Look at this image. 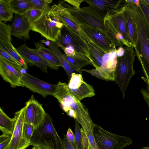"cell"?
Here are the masks:
<instances>
[{"label":"cell","mask_w":149,"mask_h":149,"mask_svg":"<svg viewBox=\"0 0 149 149\" xmlns=\"http://www.w3.org/2000/svg\"><path fill=\"white\" fill-rule=\"evenodd\" d=\"M53 96L56 98L63 111L80 124L87 137L89 144H96L93 130L95 124L93 121L88 109L70 91L65 83L59 81L56 85Z\"/></svg>","instance_id":"cell-1"},{"label":"cell","mask_w":149,"mask_h":149,"mask_svg":"<svg viewBox=\"0 0 149 149\" xmlns=\"http://www.w3.org/2000/svg\"><path fill=\"white\" fill-rule=\"evenodd\" d=\"M89 58L95 69H82L81 71L89 73L93 76L107 81H114L117 63L116 51H106L90 40L87 42Z\"/></svg>","instance_id":"cell-2"},{"label":"cell","mask_w":149,"mask_h":149,"mask_svg":"<svg viewBox=\"0 0 149 149\" xmlns=\"http://www.w3.org/2000/svg\"><path fill=\"white\" fill-rule=\"evenodd\" d=\"M136 25L137 38L134 47L135 55L141 65L145 77L141 79L146 83L149 92V24L140 7L131 4Z\"/></svg>","instance_id":"cell-3"},{"label":"cell","mask_w":149,"mask_h":149,"mask_svg":"<svg viewBox=\"0 0 149 149\" xmlns=\"http://www.w3.org/2000/svg\"><path fill=\"white\" fill-rule=\"evenodd\" d=\"M64 26L51 7L31 24V31L39 33L47 40L54 43L58 40Z\"/></svg>","instance_id":"cell-4"},{"label":"cell","mask_w":149,"mask_h":149,"mask_svg":"<svg viewBox=\"0 0 149 149\" xmlns=\"http://www.w3.org/2000/svg\"><path fill=\"white\" fill-rule=\"evenodd\" d=\"M134 48L125 47L124 55L117 57L114 81L118 86L123 98L130 79L136 72L133 68L136 56Z\"/></svg>","instance_id":"cell-5"},{"label":"cell","mask_w":149,"mask_h":149,"mask_svg":"<svg viewBox=\"0 0 149 149\" xmlns=\"http://www.w3.org/2000/svg\"><path fill=\"white\" fill-rule=\"evenodd\" d=\"M93 133L99 149H123L133 143L129 137L111 133L97 124Z\"/></svg>","instance_id":"cell-6"},{"label":"cell","mask_w":149,"mask_h":149,"mask_svg":"<svg viewBox=\"0 0 149 149\" xmlns=\"http://www.w3.org/2000/svg\"><path fill=\"white\" fill-rule=\"evenodd\" d=\"M61 1L79 24H86L90 26L107 36L104 19L97 15L90 6L77 9L67 4L64 1Z\"/></svg>","instance_id":"cell-7"},{"label":"cell","mask_w":149,"mask_h":149,"mask_svg":"<svg viewBox=\"0 0 149 149\" xmlns=\"http://www.w3.org/2000/svg\"><path fill=\"white\" fill-rule=\"evenodd\" d=\"M60 18L64 25L72 36L77 35L86 42L90 39L81 28L79 25L67 10L61 1L51 7Z\"/></svg>","instance_id":"cell-8"},{"label":"cell","mask_w":149,"mask_h":149,"mask_svg":"<svg viewBox=\"0 0 149 149\" xmlns=\"http://www.w3.org/2000/svg\"><path fill=\"white\" fill-rule=\"evenodd\" d=\"M25 106L24 122L32 125L36 130L38 129L43 125L46 114L42 105L32 95Z\"/></svg>","instance_id":"cell-9"},{"label":"cell","mask_w":149,"mask_h":149,"mask_svg":"<svg viewBox=\"0 0 149 149\" xmlns=\"http://www.w3.org/2000/svg\"><path fill=\"white\" fill-rule=\"evenodd\" d=\"M26 107L25 106L15 113V127L10 141L6 149H26L31 143L23 138V129L24 123Z\"/></svg>","instance_id":"cell-10"},{"label":"cell","mask_w":149,"mask_h":149,"mask_svg":"<svg viewBox=\"0 0 149 149\" xmlns=\"http://www.w3.org/2000/svg\"><path fill=\"white\" fill-rule=\"evenodd\" d=\"M69 81L68 85L70 91L79 100L95 95L93 86L84 80L81 74L73 72Z\"/></svg>","instance_id":"cell-11"},{"label":"cell","mask_w":149,"mask_h":149,"mask_svg":"<svg viewBox=\"0 0 149 149\" xmlns=\"http://www.w3.org/2000/svg\"><path fill=\"white\" fill-rule=\"evenodd\" d=\"M22 81L24 87L44 97L49 95L54 96L56 88L55 85L49 84L26 72L23 73Z\"/></svg>","instance_id":"cell-12"},{"label":"cell","mask_w":149,"mask_h":149,"mask_svg":"<svg viewBox=\"0 0 149 149\" xmlns=\"http://www.w3.org/2000/svg\"><path fill=\"white\" fill-rule=\"evenodd\" d=\"M42 137H46L50 139L54 144L55 149H63L62 139L57 133L54 126L52 118L47 113H46L43 125L38 129L36 130L32 140Z\"/></svg>","instance_id":"cell-13"},{"label":"cell","mask_w":149,"mask_h":149,"mask_svg":"<svg viewBox=\"0 0 149 149\" xmlns=\"http://www.w3.org/2000/svg\"><path fill=\"white\" fill-rule=\"evenodd\" d=\"M79 25L88 38L102 49L108 52L117 51L116 46L107 36L90 26Z\"/></svg>","instance_id":"cell-14"},{"label":"cell","mask_w":149,"mask_h":149,"mask_svg":"<svg viewBox=\"0 0 149 149\" xmlns=\"http://www.w3.org/2000/svg\"><path fill=\"white\" fill-rule=\"evenodd\" d=\"M0 74L3 79L11 87H24L22 78L23 73L0 57Z\"/></svg>","instance_id":"cell-15"},{"label":"cell","mask_w":149,"mask_h":149,"mask_svg":"<svg viewBox=\"0 0 149 149\" xmlns=\"http://www.w3.org/2000/svg\"><path fill=\"white\" fill-rule=\"evenodd\" d=\"M16 49L27 63H31L38 67L44 72H47V68H49L48 65L36 48H31L26 44H23Z\"/></svg>","instance_id":"cell-16"},{"label":"cell","mask_w":149,"mask_h":149,"mask_svg":"<svg viewBox=\"0 0 149 149\" xmlns=\"http://www.w3.org/2000/svg\"><path fill=\"white\" fill-rule=\"evenodd\" d=\"M122 0H84L98 16L104 19L108 12L118 9L120 7Z\"/></svg>","instance_id":"cell-17"},{"label":"cell","mask_w":149,"mask_h":149,"mask_svg":"<svg viewBox=\"0 0 149 149\" xmlns=\"http://www.w3.org/2000/svg\"><path fill=\"white\" fill-rule=\"evenodd\" d=\"M12 35L19 38L29 40L31 30L30 22L23 15L15 14L14 19L10 25Z\"/></svg>","instance_id":"cell-18"},{"label":"cell","mask_w":149,"mask_h":149,"mask_svg":"<svg viewBox=\"0 0 149 149\" xmlns=\"http://www.w3.org/2000/svg\"><path fill=\"white\" fill-rule=\"evenodd\" d=\"M123 6L118 9L109 11L106 16L116 33L121 34L129 44L127 32L123 13Z\"/></svg>","instance_id":"cell-19"},{"label":"cell","mask_w":149,"mask_h":149,"mask_svg":"<svg viewBox=\"0 0 149 149\" xmlns=\"http://www.w3.org/2000/svg\"><path fill=\"white\" fill-rule=\"evenodd\" d=\"M123 13L127 30L128 43L134 47L137 38L136 25L133 17L130 4H126L123 7Z\"/></svg>","instance_id":"cell-20"},{"label":"cell","mask_w":149,"mask_h":149,"mask_svg":"<svg viewBox=\"0 0 149 149\" xmlns=\"http://www.w3.org/2000/svg\"><path fill=\"white\" fill-rule=\"evenodd\" d=\"M36 49L47 63L49 68L58 70L62 67L59 59L55 53L50 48H47L41 42H35Z\"/></svg>","instance_id":"cell-21"},{"label":"cell","mask_w":149,"mask_h":149,"mask_svg":"<svg viewBox=\"0 0 149 149\" xmlns=\"http://www.w3.org/2000/svg\"><path fill=\"white\" fill-rule=\"evenodd\" d=\"M65 58L69 63L73 70L79 73H82L81 68L88 65H92L91 62L85 53L76 52L73 56H69L63 54Z\"/></svg>","instance_id":"cell-22"},{"label":"cell","mask_w":149,"mask_h":149,"mask_svg":"<svg viewBox=\"0 0 149 149\" xmlns=\"http://www.w3.org/2000/svg\"><path fill=\"white\" fill-rule=\"evenodd\" d=\"M55 43L61 49L69 46H72L74 48L76 52L79 53H85L79 44L65 26L63 27L61 30V34L58 40Z\"/></svg>","instance_id":"cell-23"},{"label":"cell","mask_w":149,"mask_h":149,"mask_svg":"<svg viewBox=\"0 0 149 149\" xmlns=\"http://www.w3.org/2000/svg\"><path fill=\"white\" fill-rule=\"evenodd\" d=\"M15 120L14 117H9L0 108V130L2 134L12 136L15 127Z\"/></svg>","instance_id":"cell-24"},{"label":"cell","mask_w":149,"mask_h":149,"mask_svg":"<svg viewBox=\"0 0 149 149\" xmlns=\"http://www.w3.org/2000/svg\"><path fill=\"white\" fill-rule=\"evenodd\" d=\"M0 47L17 61L24 69L28 68L27 62L13 46L11 41L0 40Z\"/></svg>","instance_id":"cell-25"},{"label":"cell","mask_w":149,"mask_h":149,"mask_svg":"<svg viewBox=\"0 0 149 149\" xmlns=\"http://www.w3.org/2000/svg\"><path fill=\"white\" fill-rule=\"evenodd\" d=\"M8 3L15 14L23 15L33 8L31 0H8Z\"/></svg>","instance_id":"cell-26"},{"label":"cell","mask_w":149,"mask_h":149,"mask_svg":"<svg viewBox=\"0 0 149 149\" xmlns=\"http://www.w3.org/2000/svg\"><path fill=\"white\" fill-rule=\"evenodd\" d=\"M49 47L55 53L57 56L61 66L63 67L66 72L69 81L71 77L72 74L73 73L72 68L63 56V54L61 52L59 47L55 43L51 41Z\"/></svg>","instance_id":"cell-27"},{"label":"cell","mask_w":149,"mask_h":149,"mask_svg":"<svg viewBox=\"0 0 149 149\" xmlns=\"http://www.w3.org/2000/svg\"><path fill=\"white\" fill-rule=\"evenodd\" d=\"M75 121V139L74 143L72 145L75 149H85L84 141L86 134L83 128H80L79 123L76 120Z\"/></svg>","instance_id":"cell-28"},{"label":"cell","mask_w":149,"mask_h":149,"mask_svg":"<svg viewBox=\"0 0 149 149\" xmlns=\"http://www.w3.org/2000/svg\"><path fill=\"white\" fill-rule=\"evenodd\" d=\"M14 13L9 5L8 0H0V21H11Z\"/></svg>","instance_id":"cell-29"},{"label":"cell","mask_w":149,"mask_h":149,"mask_svg":"<svg viewBox=\"0 0 149 149\" xmlns=\"http://www.w3.org/2000/svg\"><path fill=\"white\" fill-rule=\"evenodd\" d=\"M31 145L36 149H55L52 141L46 137H42L31 141Z\"/></svg>","instance_id":"cell-30"},{"label":"cell","mask_w":149,"mask_h":149,"mask_svg":"<svg viewBox=\"0 0 149 149\" xmlns=\"http://www.w3.org/2000/svg\"><path fill=\"white\" fill-rule=\"evenodd\" d=\"M0 57L10 64L16 69L23 73L24 70H26L17 61L3 48L0 47Z\"/></svg>","instance_id":"cell-31"},{"label":"cell","mask_w":149,"mask_h":149,"mask_svg":"<svg viewBox=\"0 0 149 149\" xmlns=\"http://www.w3.org/2000/svg\"><path fill=\"white\" fill-rule=\"evenodd\" d=\"M36 130L35 127L33 125L24 122L22 131L23 139L31 143L32 138Z\"/></svg>","instance_id":"cell-32"},{"label":"cell","mask_w":149,"mask_h":149,"mask_svg":"<svg viewBox=\"0 0 149 149\" xmlns=\"http://www.w3.org/2000/svg\"><path fill=\"white\" fill-rule=\"evenodd\" d=\"M33 4V9H37L45 12L49 10L52 0H31Z\"/></svg>","instance_id":"cell-33"},{"label":"cell","mask_w":149,"mask_h":149,"mask_svg":"<svg viewBox=\"0 0 149 149\" xmlns=\"http://www.w3.org/2000/svg\"><path fill=\"white\" fill-rule=\"evenodd\" d=\"M11 36L10 25L0 21V40L11 41Z\"/></svg>","instance_id":"cell-34"},{"label":"cell","mask_w":149,"mask_h":149,"mask_svg":"<svg viewBox=\"0 0 149 149\" xmlns=\"http://www.w3.org/2000/svg\"><path fill=\"white\" fill-rule=\"evenodd\" d=\"M44 12L37 9H31L23 15L27 19L31 24L39 18Z\"/></svg>","instance_id":"cell-35"},{"label":"cell","mask_w":149,"mask_h":149,"mask_svg":"<svg viewBox=\"0 0 149 149\" xmlns=\"http://www.w3.org/2000/svg\"><path fill=\"white\" fill-rule=\"evenodd\" d=\"M140 7L149 24V3L145 0H140Z\"/></svg>","instance_id":"cell-36"},{"label":"cell","mask_w":149,"mask_h":149,"mask_svg":"<svg viewBox=\"0 0 149 149\" xmlns=\"http://www.w3.org/2000/svg\"><path fill=\"white\" fill-rule=\"evenodd\" d=\"M11 136L2 134L0 136V149H6L9 143Z\"/></svg>","instance_id":"cell-37"},{"label":"cell","mask_w":149,"mask_h":149,"mask_svg":"<svg viewBox=\"0 0 149 149\" xmlns=\"http://www.w3.org/2000/svg\"><path fill=\"white\" fill-rule=\"evenodd\" d=\"M65 2L68 3L75 8H79L81 3L84 1V0H64Z\"/></svg>","instance_id":"cell-38"},{"label":"cell","mask_w":149,"mask_h":149,"mask_svg":"<svg viewBox=\"0 0 149 149\" xmlns=\"http://www.w3.org/2000/svg\"><path fill=\"white\" fill-rule=\"evenodd\" d=\"M62 49L65 53V54L69 56L74 55L76 52L74 48L72 46L64 47Z\"/></svg>","instance_id":"cell-39"},{"label":"cell","mask_w":149,"mask_h":149,"mask_svg":"<svg viewBox=\"0 0 149 149\" xmlns=\"http://www.w3.org/2000/svg\"><path fill=\"white\" fill-rule=\"evenodd\" d=\"M62 142L63 149H75L72 143L67 139L65 135L62 139Z\"/></svg>","instance_id":"cell-40"},{"label":"cell","mask_w":149,"mask_h":149,"mask_svg":"<svg viewBox=\"0 0 149 149\" xmlns=\"http://www.w3.org/2000/svg\"><path fill=\"white\" fill-rule=\"evenodd\" d=\"M65 136L67 139L73 145L74 141V134L70 128H68Z\"/></svg>","instance_id":"cell-41"},{"label":"cell","mask_w":149,"mask_h":149,"mask_svg":"<svg viewBox=\"0 0 149 149\" xmlns=\"http://www.w3.org/2000/svg\"><path fill=\"white\" fill-rule=\"evenodd\" d=\"M149 108V93L147 90L142 88L140 90Z\"/></svg>","instance_id":"cell-42"},{"label":"cell","mask_w":149,"mask_h":149,"mask_svg":"<svg viewBox=\"0 0 149 149\" xmlns=\"http://www.w3.org/2000/svg\"><path fill=\"white\" fill-rule=\"evenodd\" d=\"M125 53L124 48L123 47H119L117 49L116 53L118 57H121L123 56Z\"/></svg>","instance_id":"cell-43"},{"label":"cell","mask_w":149,"mask_h":149,"mask_svg":"<svg viewBox=\"0 0 149 149\" xmlns=\"http://www.w3.org/2000/svg\"><path fill=\"white\" fill-rule=\"evenodd\" d=\"M40 42L42 44H44L49 47L51 41L48 40H41Z\"/></svg>","instance_id":"cell-44"},{"label":"cell","mask_w":149,"mask_h":149,"mask_svg":"<svg viewBox=\"0 0 149 149\" xmlns=\"http://www.w3.org/2000/svg\"><path fill=\"white\" fill-rule=\"evenodd\" d=\"M133 2L134 4L136 6H139L140 5V0H134Z\"/></svg>","instance_id":"cell-45"},{"label":"cell","mask_w":149,"mask_h":149,"mask_svg":"<svg viewBox=\"0 0 149 149\" xmlns=\"http://www.w3.org/2000/svg\"><path fill=\"white\" fill-rule=\"evenodd\" d=\"M141 149H149V147H145L142 148Z\"/></svg>","instance_id":"cell-46"},{"label":"cell","mask_w":149,"mask_h":149,"mask_svg":"<svg viewBox=\"0 0 149 149\" xmlns=\"http://www.w3.org/2000/svg\"><path fill=\"white\" fill-rule=\"evenodd\" d=\"M145 1L148 3H149V0H145Z\"/></svg>","instance_id":"cell-47"},{"label":"cell","mask_w":149,"mask_h":149,"mask_svg":"<svg viewBox=\"0 0 149 149\" xmlns=\"http://www.w3.org/2000/svg\"><path fill=\"white\" fill-rule=\"evenodd\" d=\"M88 149H93L89 145V148Z\"/></svg>","instance_id":"cell-48"},{"label":"cell","mask_w":149,"mask_h":149,"mask_svg":"<svg viewBox=\"0 0 149 149\" xmlns=\"http://www.w3.org/2000/svg\"><path fill=\"white\" fill-rule=\"evenodd\" d=\"M31 149H36V148L34 147H33Z\"/></svg>","instance_id":"cell-49"}]
</instances>
